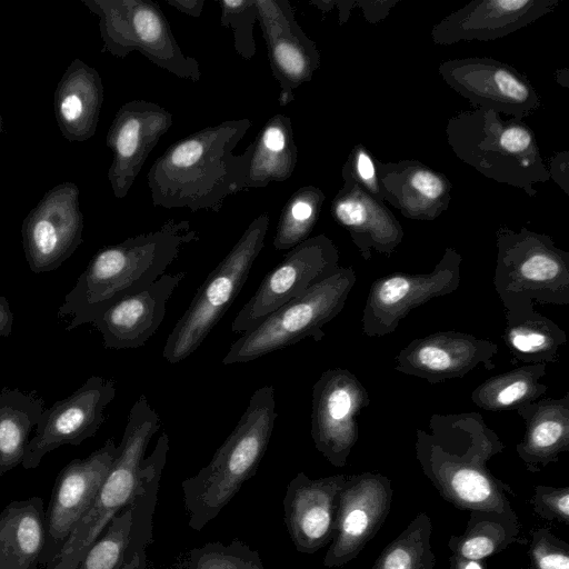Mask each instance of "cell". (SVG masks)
Masks as SVG:
<instances>
[{
  "label": "cell",
  "mask_w": 569,
  "mask_h": 569,
  "mask_svg": "<svg viewBox=\"0 0 569 569\" xmlns=\"http://www.w3.org/2000/svg\"><path fill=\"white\" fill-rule=\"evenodd\" d=\"M251 124L226 120L170 144L147 174L153 206L218 212L229 196L247 189L249 148L233 150Z\"/></svg>",
  "instance_id": "6da1fadb"
},
{
  "label": "cell",
  "mask_w": 569,
  "mask_h": 569,
  "mask_svg": "<svg viewBox=\"0 0 569 569\" xmlns=\"http://www.w3.org/2000/svg\"><path fill=\"white\" fill-rule=\"evenodd\" d=\"M198 240L189 221L168 220L158 230L101 248L58 310V317L72 316L66 330L92 323L114 302L147 289L164 274L183 246Z\"/></svg>",
  "instance_id": "7a4b0ae2"
},
{
  "label": "cell",
  "mask_w": 569,
  "mask_h": 569,
  "mask_svg": "<svg viewBox=\"0 0 569 569\" xmlns=\"http://www.w3.org/2000/svg\"><path fill=\"white\" fill-rule=\"evenodd\" d=\"M272 386L258 388L234 429L210 462L181 483L188 525L202 530L257 471L276 420Z\"/></svg>",
  "instance_id": "3957f363"
},
{
  "label": "cell",
  "mask_w": 569,
  "mask_h": 569,
  "mask_svg": "<svg viewBox=\"0 0 569 569\" xmlns=\"http://www.w3.org/2000/svg\"><path fill=\"white\" fill-rule=\"evenodd\" d=\"M445 132L456 157L488 179L529 197L550 179L536 134L522 120L473 108L451 116Z\"/></svg>",
  "instance_id": "277c9868"
},
{
  "label": "cell",
  "mask_w": 569,
  "mask_h": 569,
  "mask_svg": "<svg viewBox=\"0 0 569 569\" xmlns=\"http://www.w3.org/2000/svg\"><path fill=\"white\" fill-rule=\"evenodd\" d=\"M495 290L506 322L531 315L536 305H569V252L552 238L521 227L500 226L496 231Z\"/></svg>",
  "instance_id": "5b68a950"
},
{
  "label": "cell",
  "mask_w": 569,
  "mask_h": 569,
  "mask_svg": "<svg viewBox=\"0 0 569 569\" xmlns=\"http://www.w3.org/2000/svg\"><path fill=\"white\" fill-rule=\"evenodd\" d=\"M160 425L157 411L141 395L129 411L119 452L93 502L44 569H77L112 518L130 503L141 480L146 450Z\"/></svg>",
  "instance_id": "8992f818"
},
{
  "label": "cell",
  "mask_w": 569,
  "mask_h": 569,
  "mask_svg": "<svg viewBox=\"0 0 569 569\" xmlns=\"http://www.w3.org/2000/svg\"><path fill=\"white\" fill-rule=\"evenodd\" d=\"M270 218H254L227 256L198 288L168 336L163 358L178 363L193 353L234 301L264 246Z\"/></svg>",
  "instance_id": "52a82bcc"
},
{
  "label": "cell",
  "mask_w": 569,
  "mask_h": 569,
  "mask_svg": "<svg viewBox=\"0 0 569 569\" xmlns=\"http://www.w3.org/2000/svg\"><path fill=\"white\" fill-rule=\"evenodd\" d=\"M356 281L352 267H339L330 277L288 301L234 340L222 363L249 362L307 337L320 342L325 337V325L342 311Z\"/></svg>",
  "instance_id": "ba28073f"
},
{
  "label": "cell",
  "mask_w": 569,
  "mask_h": 569,
  "mask_svg": "<svg viewBox=\"0 0 569 569\" xmlns=\"http://www.w3.org/2000/svg\"><path fill=\"white\" fill-rule=\"evenodd\" d=\"M99 19L102 51L124 58L133 51L180 79L198 82L197 59L179 47L167 17L152 0H81Z\"/></svg>",
  "instance_id": "9c48e42d"
},
{
  "label": "cell",
  "mask_w": 569,
  "mask_h": 569,
  "mask_svg": "<svg viewBox=\"0 0 569 569\" xmlns=\"http://www.w3.org/2000/svg\"><path fill=\"white\" fill-rule=\"evenodd\" d=\"M461 263L462 256L447 247L430 272L399 271L376 279L363 306L362 333L367 337L392 333L412 309L455 292L461 281Z\"/></svg>",
  "instance_id": "30bf717a"
},
{
  "label": "cell",
  "mask_w": 569,
  "mask_h": 569,
  "mask_svg": "<svg viewBox=\"0 0 569 569\" xmlns=\"http://www.w3.org/2000/svg\"><path fill=\"white\" fill-rule=\"evenodd\" d=\"M339 267V251L335 242L326 234L309 237L290 249L266 274L257 291L236 316L231 331L249 332L268 315L330 277Z\"/></svg>",
  "instance_id": "8fae6325"
},
{
  "label": "cell",
  "mask_w": 569,
  "mask_h": 569,
  "mask_svg": "<svg viewBox=\"0 0 569 569\" xmlns=\"http://www.w3.org/2000/svg\"><path fill=\"white\" fill-rule=\"evenodd\" d=\"M438 72L443 81L473 108L523 120L541 106L530 80L508 63L488 57L442 61Z\"/></svg>",
  "instance_id": "7c38bea8"
},
{
  "label": "cell",
  "mask_w": 569,
  "mask_h": 569,
  "mask_svg": "<svg viewBox=\"0 0 569 569\" xmlns=\"http://www.w3.org/2000/svg\"><path fill=\"white\" fill-rule=\"evenodd\" d=\"M80 189L71 181L49 189L28 212L21 227L22 246L32 272L58 269L82 243Z\"/></svg>",
  "instance_id": "4fadbf2b"
},
{
  "label": "cell",
  "mask_w": 569,
  "mask_h": 569,
  "mask_svg": "<svg viewBox=\"0 0 569 569\" xmlns=\"http://www.w3.org/2000/svg\"><path fill=\"white\" fill-rule=\"evenodd\" d=\"M369 402L366 387L348 369H328L313 385L311 437L333 466L346 465L359 436L357 417Z\"/></svg>",
  "instance_id": "5bb4252c"
},
{
  "label": "cell",
  "mask_w": 569,
  "mask_h": 569,
  "mask_svg": "<svg viewBox=\"0 0 569 569\" xmlns=\"http://www.w3.org/2000/svg\"><path fill=\"white\" fill-rule=\"evenodd\" d=\"M113 439L83 459L71 460L58 475L46 511V540L40 565L61 551L70 533L93 502L117 455Z\"/></svg>",
  "instance_id": "9a60e30c"
},
{
  "label": "cell",
  "mask_w": 569,
  "mask_h": 569,
  "mask_svg": "<svg viewBox=\"0 0 569 569\" xmlns=\"http://www.w3.org/2000/svg\"><path fill=\"white\" fill-rule=\"evenodd\" d=\"M114 396L112 379L91 376L72 395L44 409L27 446L22 467L34 469L48 452L63 445L78 446L93 437Z\"/></svg>",
  "instance_id": "2e32d148"
},
{
  "label": "cell",
  "mask_w": 569,
  "mask_h": 569,
  "mask_svg": "<svg viewBox=\"0 0 569 569\" xmlns=\"http://www.w3.org/2000/svg\"><path fill=\"white\" fill-rule=\"evenodd\" d=\"M172 123V113L151 101L136 99L118 109L106 138L112 152L107 178L117 199L128 194L148 156Z\"/></svg>",
  "instance_id": "e0dca14e"
},
{
  "label": "cell",
  "mask_w": 569,
  "mask_h": 569,
  "mask_svg": "<svg viewBox=\"0 0 569 569\" xmlns=\"http://www.w3.org/2000/svg\"><path fill=\"white\" fill-rule=\"evenodd\" d=\"M271 72L280 87L278 101L287 106L293 91L311 81L320 66L317 44L301 29L287 0H256Z\"/></svg>",
  "instance_id": "ac0fdd59"
},
{
  "label": "cell",
  "mask_w": 569,
  "mask_h": 569,
  "mask_svg": "<svg viewBox=\"0 0 569 569\" xmlns=\"http://www.w3.org/2000/svg\"><path fill=\"white\" fill-rule=\"evenodd\" d=\"M159 481L147 478L90 547L77 569H148Z\"/></svg>",
  "instance_id": "d6986e66"
},
{
  "label": "cell",
  "mask_w": 569,
  "mask_h": 569,
  "mask_svg": "<svg viewBox=\"0 0 569 569\" xmlns=\"http://www.w3.org/2000/svg\"><path fill=\"white\" fill-rule=\"evenodd\" d=\"M498 345L460 331H439L410 341L395 357V369L432 385L462 378L478 366L495 368Z\"/></svg>",
  "instance_id": "ffe728a7"
},
{
  "label": "cell",
  "mask_w": 569,
  "mask_h": 569,
  "mask_svg": "<svg viewBox=\"0 0 569 569\" xmlns=\"http://www.w3.org/2000/svg\"><path fill=\"white\" fill-rule=\"evenodd\" d=\"M561 0H472L431 29L436 44L503 38L558 8Z\"/></svg>",
  "instance_id": "44dd1931"
},
{
  "label": "cell",
  "mask_w": 569,
  "mask_h": 569,
  "mask_svg": "<svg viewBox=\"0 0 569 569\" xmlns=\"http://www.w3.org/2000/svg\"><path fill=\"white\" fill-rule=\"evenodd\" d=\"M343 476L310 479L293 477L283 498L284 522L292 543L302 553H313L331 538L337 522Z\"/></svg>",
  "instance_id": "7402d4cb"
},
{
  "label": "cell",
  "mask_w": 569,
  "mask_h": 569,
  "mask_svg": "<svg viewBox=\"0 0 569 569\" xmlns=\"http://www.w3.org/2000/svg\"><path fill=\"white\" fill-rule=\"evenodd\" d=\"M184 277V271L164 273L147 289L106 309L92 322L104 347L119 350L144 346L162 323L167 302Z\"/></svg>",
  "instance_id": "603a6c76"
},
{
  "label": "cell",
  "mask_w": 569,
  "mask_h": 569,
  "mask_svg": "<svg viewBox=\"0 0 569 569\" xmlns=\"http://www.w3.org/2000/svg\"><path fill=\"white\" fill-rule=\"evenodd\" d=\"M383 201L412 220L431 221L451 201L448 177L416 159L382 162L376 158Z\"/></svg>",
  "instance_id": "cb8c5ba5"
},
{
  "label": "cell",
  "mask_w": 569,
  "mask_h": 569,
  "mask_svg": "<svg viewBox=\"0 0 569 569\" xmlns=\"http://www.w3.org/2000/svg\"><path fill=\"white\" fill-rule=\"evenodd\" d=\"M343 184L333 198V220L348 231L361 257L369 261L372 250L391 257L403 239V229L385 204L343 177Z\"/></svg>",
  "instance_id": "d4e9b609"
},
{
  "label": "cell",
  "mask_w": 569,
  "mask_h": 569,
  "mask_svg": "<svg viewBox=\"0 0 569 569\" xmlns=\"http://www.w3.org/2000/svg\"><path fill=\"white\" fill-rule=\"evenodd\" d=\"M104 98L97 69L73 59L60 78L53 94L54 118L69 142H84L94 136Z\"/></svg>",
  "instance_id": "484cf974"
},
{
  "label": "cell",
  "mask_w": 569,
  "mask_h": 569,
  "mask_svg": "<svg viewBox=\"0 0 569 569\" xmlns=\"http://www.w3.org/2000/svg\"><path fill=\"white\" fill-rule=\"evenodd\" d=\"M382 482L379 477H359L347 486L339 496L336 526L338 535L325 557V565H341L360 547L370 533L381 513Z\"/></svg>",
  "instance_id": "4316f807"
},
{
  "label": "cell",
  "mask_w": 569,
  "mask_h": 569,
  "mask_svg": "<svg viewBox=\"0 0 569 569\" xmlns=\"http://www.w3.org/2000/svg\"><path fill=\"white\" fill-rule=\"evenodd\" d=\"M525 436L516 449L530 468L545 466L569 449V392L561 398H540L516 410Z\"/></svg>",
  "instance_id": "83f0119b"
},
{
  "label": "cell",
  "mask_w": 569,
  "mask_h": 569,
  "mask_svg": "<svg viewBox=\"0 0 569 569\" xmlns=\"http://www.w3.org/2000/svg\"><path fill=\"white\" fill-rule=\"evenodd\" d=\"M44 540L42 498L10 502L0 512V569H38Z\"/></svg>",
  "instance_id": "f1b7e54d"
},
{
  "label": "cell",
  "mask_w": 569,
  "mask_h": 569,
  "mask_svg": "<svg viewBox=\"0 0 569 569\" xmlns=\"http://www.w3.org/2000/svg\"><path fill=\"white\" fill-rule=\"evenodd\" d=\"M247 188H264L289 179L298 162V148L289 116L277 113L248 146Z\"/></svg>",
  "instance_id": "f546056e"
},
{
  "label": "cell",
  "mask_w": 569,
  "mask_h": 569,
  "mask_svg": "<svg viewBox=\"0 0 569 569\" xmlns=\"http://www.w3.org/2000/svg\"><path fill=\"white\" fill-rule=\"evenodd\" d=\"M43 410L42 398L34 393L18 388L0 392V478L22 463L30 432Z\"/></svg>",
  "instance_id": "4dcf8cb0"
},
{
  "label": "cell",
  "mask_w": 569,
  "mask_h": 569,
  "mask_svg": "<svg viewBox=\"0 0 569 569\" xmlns=\"http://www.w3.org/2000/svg\"><path fill=\"white\" fill-rule=\"evenodd\" d=\"M546 369L547 363H529L489 377L471 392V401L486 411H516L543 397L548 387L539 380Z\"/></svg>",
  "instance_id": "1f68e13d"
},
{
  "label": "cell",
  "mask_w": 569,
  "mask_h": 569,
  "mask_svg": "<svg viewBox=\"0 0 569 569\" xmlns=\"http://www.w3.org/2000/svg\"><path fill=\"white\" fill-rule=\"evenodd\" d=\"M502 339L511 363H549L558 361L567 335L555 321L536 311L520 321L506 322Z\"/></svg>",
  "instance_id": "d6a6232c"
},
{
  "label": "cell",
  "mask_w": 569,
  "mask_h": 569,
  "mask_svg": "<svg viewBox=\"0 0 569 569\" xmlns=\"http://www.w3.org/2000/svg\"><path fill=\"white\" fill-rule=\"evenodd\" d=\"M325 199L323 191L316 186L301 187L290 196L277 223L273 238L276 250H290L309 238Z\"/></svg>",
  "instance_id": "836d02e7"
},
{
  "label": "cell",
  "mask_w": 569,
  "mask_h": 569,
  "mask_svg": "<svg viewBox=\"0 0 569 569\" xmlns=\"http://www.w3.org/2000/svg\"><path fill=\"white\" fill-rule=\"evenodd\" d=\"M170 569H266L257 550L239 539L206 542L182 553Z\"/></svg>",
  "instance_id": "e575fe53"
},
{
  "label": "cell",
  "mask_w": 569,
  "mask_h": 569,
  "mask_svg": "<svg viewBox=\"0 0 569 569\" xmlns=\"http://www.w3.org/2000/svg\"><path fill=\"white\" fill-rule=\"evenodd\" d=\"M218 4L221 9L220 24L233 31L237 53L246 60L251 59L257 52L253 37L254 22L258 20L256 0H221Z\"/></svg>",
  "instance_id": "d590c367"
},
{
  "label": "cell",
  "mask_w": 569,
  "mask_h": 569,
  "mask_svg": "<svg viewBox=\"0 0 569 569\" xmlns=\"http://www.w3.org/2000/svg\"><path fill=\"white\" fill-rule=\"evenodd\" d=\"M341 177L351 179L365 192L383 201L377 173L376 157L372 156L363 143H357L351 149L342 166Z\"/></svg>",
  "instance_id": "8d00e7d4"
},
{
  "label": "cell",
  "mask_w": 569,
  "mask_h": 569,
  "mask_svg": "<svg viewBox=\"0 0 569 569\" xmlns=\"http://www.w3.org/2000/svg\"><path fill=\"white\" fill-rule=\"evenodd\" d=\"M549 178L569 196V151L556 152L547 167Z\"/></svg>",
  "instance_id": "74e56055"
},
{
  "label": "cell",
  "mask_w": 569,
  "mask_h": 569,
  "mask_svg": "<svg viewBox=\"0 0 569 569\" xmlns=\"http://www.w3.org/2000/svg\"><path fill=\"white\" fill-rule=\"evenodd\" d=\"M399 2V0H385V1H368L357 0L356 7H359L365 16V19L370 23H377L389 14L391 9Z\"/></svg>",
  "instance_id": "f35d334b"
},
{
  "label": "cell",
  "mask_w": 569,
  "mask_h": 569,
  "mask_svg": "<svg viewBox=\"0 0 569 569\" xmlns=\"http://www.w3.org/2000/svg\"><path fill=\"white\" fill-rule=\"evenodd\" d=\"M493 551L492 541L482 536H477L468 539L461 546L460 552L462 557L469 560H478L487 557Z\"/></svg>",
  "instance_id": "ab89813d"
},
{
  "label": "cell",
  "mask_w": 569,
  "mask_h": 569,
  "mask_svg": "<svg viewBox=\"0 0 569 569\" xmlns=\"http://www.w3.org/2000/svg\"><path fill=\"white\" fill-rule=\"evenodd\" d=\"M382 569H412V556L405 548H396L387 555Z\"/></svg>",
  "instance_id": "60d3db41"
},
{
  "label": "cell",
  "mask_w": 569,
  "mask_h": 569,
  "mask_svg": "<svg viewBox=\"0 0 569 569\" xmlns=\"http://www.w3.org/2000/svg\"><path fill=\"white\" fill-rule=\"evenodd\" d=\"M537 561L540 569H569V558L561 552L540 553Z\"/></svg>",
  "instance_id": "b9f144b4"
},
{
  "label": "cell",
  "mask_w": 569,
  "mask_h": 569,
  "mask_svg": "<svg viewBox=\"0 0 569 569\" xmlns=\"http://www.w3.org/2000/svg\"><path fill=\"white\" fill-rule=\"evenodd\" d=\"M204 2V0H166L167 4L191 18L201 16Z\"/></svg>",
  "instance_id": "7bdbcfd3"
},
{
  "label": "cell",
  "mask_w": 569,
  "mask_h": 569,
  "mask_svg": "<svg viewBox=\"0 0 569 569\" xmlns=\"http://www.w3.org/2000/svg\"><path fill=\"white\" fill-rule=\"evenodd\" d=\"M13 313L6 297L0 295V338L11 335Z\"/></svg>",
  "instance_id": "ee69618b"
},
{
  "label": "cell",
  "mask_w": 569,
  "mask_h": 569,
  "mask_svg": "<svg viewBox=\"0 0 569 569\" xmlns=\"http://www.w3.org/2000/svg\"><path fill=\"white\" fill-rule=\"evenodd\" d=\"M356 1H333L335 6L339 9L340 24L345 23L349 19L352 8L356 7Z\"/></svg>",
  "instance_id": "f6af8a7d"
},
{
  "label": "cell",
  "mask_w": 569,
  "mask_h": 569,
  "mask_svg": "<svg viewBox=\"0 0 569 569\" xmlns=\"http://www.w3.org/2000/svg\"><path fill=\"white\" fill-rule=\"evenodd\" d=\"M556 507L563 517H568L569 515V495L567 491L563 495L559 496L556 500Z\"/></svg>",
  "instance_id": "bcb514c9"
},
{
  "label": "cell",
  "mask_w": 569,
  "mask_h": 569,
  "mask_svg": "<svg viewBox=\"0 0 569 569\" xmlns=\"http://www.w3.org/2000/svg\"><path fill=\"white\" fill-rule=\"evenodd\" d=\"M465 569H482V568L478 562L472 560L466 565Z\"/></svg>",
  "instance_id": "7dc6e473"
},
{
  "label": "cell",
  "mask_w": 569,
  "mask_h": 569,
  "mask_svg": "<svg viewBox=\"0 0 569 569\" xmlns=\"http://www.w3.org/2000/svg\"><path fill=\"white\" fill-rule=\"evenodd\" d=\"M3 132V118L0 111V134Z\"/></svg>",
  "instance_id": "c3c4849f"
}]
</instances>
